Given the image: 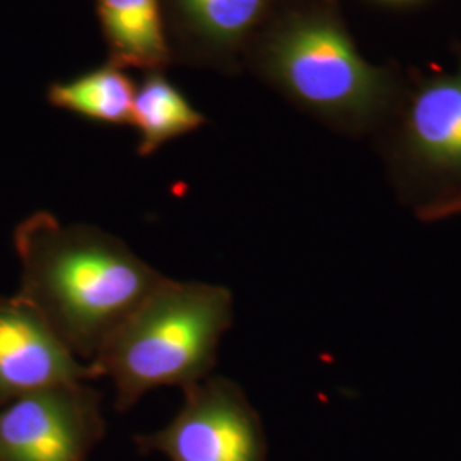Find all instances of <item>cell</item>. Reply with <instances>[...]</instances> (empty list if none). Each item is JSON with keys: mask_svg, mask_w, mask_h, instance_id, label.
Wrapping results in <instances>:
<instances>
[{"mask_svg": "<svg viewBox=\"0 0 461 461\" xmlns=\"http://www.w3.org/2000/svg\"><path fill=\"white\" fill-rule=\"evenodd\" d=\"M16 296L79 361L91 363L120 323L166 279L110 232L36 212L17 224Z\"/></svg>", "mask_w": 461, "mask_h": 461, "instance_id": "1", "label": "cell"}, {"mask_svg": "<svg viewBox=\"0 0 461 461\" xmlns=\"http://www.w3.org/2000/svg\"><path fill=\"white\" fill-rule=\"evenodd\" d=\"M230 325L228 287L166 277L89 364L96 379H112L115 409L125 412L150 390H186L209 378Z\"/></svg>", "mask_w": 461, "mask_h": 461, "instance_id": "2", "label": "cell"}, {"mask_svg": "<svg viewBox=\"0 0 461 461\" xmlns=\"http://www.w3.org/2000/svg\"><path fill=\"white\" fill-rule=\"evenodd\" d=\"M183 395L166 428L135 436L140 453H161L169 461H267L260 417L236 383L209 376Z\"/></svg>", "mask_w": 461, "mask_h": 461, "instance_id": "3", "label": "cell"}, {"mask_svg": "<svg viewBox=\"0 0 461 461\" xmlns=\"http://www.w3.org/2000/svg\"><path fill=\"white\" fill-rule=\"evenodd\" d=\"M104 432L96 388L53 386L0 407V461H87Z\"/></svg>", "mask_w": 461, "mask_h": 461, "instance_id": "4", "label": "cell"}, {"mask_svg": "<svg viewBox=\"0 0 461 461\" xmlns=\"http://www.w3.org/2000/svg\"><path fill=\"white\" fill-rule=\"evenodd\" d=\"M274 66L297 98L321 110L363 106L378 86L347 34L327 21H306L282 34Z\"/></svg>", "mask_w": 461, "mask_h": 461, "instance_id": "5", "label": "cell"}, {"mask_svg": "<svg viewBox=\"0 0 461 461\" xmlns=\"http://www.w3.org/2000/svg\"><path fill=\"white\" fill-rule=\"evenodd\" d=\"M96 379L21 297H0V407L53 386Z\"/></svg>", "mask_w": 461, "mask_h": 461, "instance_id": "6", "label": "cell"}, {"mask_svg": "<svg viewBox=\"0 0 461 461\" xmlns=\"http://www.w3.org/2000/svg\"><path fill=\"white\" fill-rule=\"evenodd\" d=\"M413 149L429 166L461 171V79L424 89L411 113Z\"/></svg>", "mask_w": 461, "mask_h": 461, "instance_id": "7", "label": "cell"}, {"mask_svg": "<svg viewBox=\"0 0 461 461\" xmlns=\"http://www.w3.org/2000/svg\"><path fill=\"white\" fill-rule=\"evenodd\" d=\"M104 33L116 55L135 67L163 64L167 57L159 0H99Z\"/></svg>", "mask_w": 461, "mask_h": 461, "instance_id": "8", "label": "cell"}, {"mask_svg": "<svg viewBox=\"0 0 461 461\" xmlns=\"http://www.w3.org/2000/svg\"><path fill=\"white\" fill-rule=\"evenodd\" d=\"M131 123L140 133L139 154L149 156L166 142L197 131L205 118L176 87L154 76L135 93Z\"/></svg>", "mask_w": 461, "mask_h": 461, "instance_id": "9", "label": "cell"}, {"mask_svg": "<svg viewBox=\"0 0 461 461\" xmlns=\"http://www.w3.org/2000/svg\"><path fill=\"white\" fill-rule=\"evenodd\" d=\"M133 98L131 79L113 67L50 89V101L55 106L112 125L132 122Z\"/></svg>", "mask_w": 461, "mask_h": 461, "instance_id": "10", "label": "cell"}, {"mask_svg": "<svg viewBox=\"0 0 461 461\" xmlns=\"http://www.w3.org/2000/svg\"><path fill=\"white\" fill-rule=\"evenodd\" d=\"M265 0H182L186 17L215 41L241 38L262 14Z\"/></svg>", "mask_w": 461, "mask_h": 461, "instance_id": "11", "label": "cell"}]
</instances>
